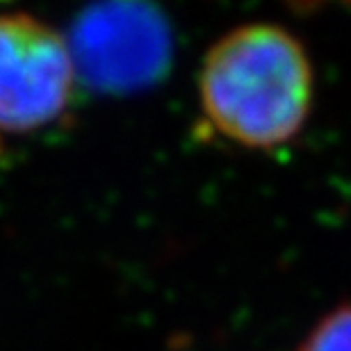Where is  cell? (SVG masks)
Here are the masks:
<instances>
[{
    "instance_id": "cell-3",
    "label": "cell",
    "mask_w": 351,
    "mask_h": 351,
    "mask_svg": "<svg viewBox=\"0 0 351 351\" xmlns=\"http://www.w3.org/2000/svg\"><path fill=\"white\" fill-rule=\"evenodd\" d=\"M71 53L78 73L105 91L156 82L171 60V34L146 0H101L75 23Z\"/></svg>"
},
{
    "instance_id": "cell-2",
    "label": "cell",
    "mask_w": 351,
    "mask_h": 351,
    "mask_svg": "<svg viewBox=\"0 0 351 351\" xmlns=\"http://www.w3.org/2000/svg\"><path fill=\"white\" fill-rule=\"evenodd\" d=\"M78 69L71 44L30 14H0V130L32 132L66 114Z\"/></svg>"
},
{
    "instance_id": "cell-1",
    "label": "cell",
    "mask_w": 351,
    "mask_h": 351,
    "mask_svg": "<svg viewBox=\"0 0 351 351\" xmlns=\"http://www.w3.org/2000/svg\"><path fill=\"white\" fill-rule=\"evenodd\" d=\"M315 71L306 46L274 23H247L217 39L199 71V103L217 135L251 151L297 139L311 117Z\"/></svg>"
},
{
    "instance_id": "cell-4",
    "label": "cell",
    "mask_w": 351,
    "mask_h": 351,
    "mask_svg": "<svg viewBox=\"0 0 351 351\" xmlns=\"http://www.w3.org/2000/svg\"><path fill=\"white\" fill-rule=\"evenodd\" d=\"M294 351H351V304L322 315Z\"/></svg>"
}]
</instances>
